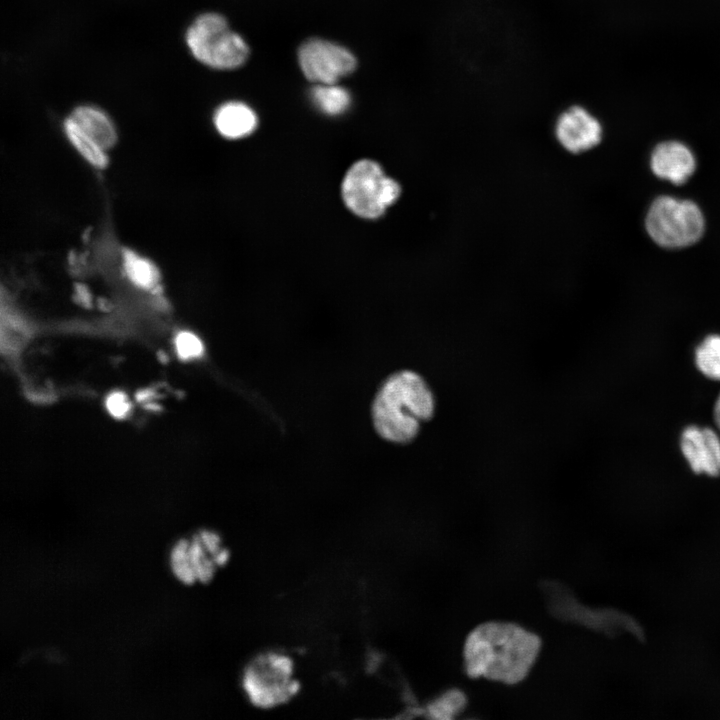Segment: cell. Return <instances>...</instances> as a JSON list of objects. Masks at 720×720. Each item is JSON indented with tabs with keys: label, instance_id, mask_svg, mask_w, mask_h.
<instances>
[{
	"label": "cell",
	"instance_id": "44dd1931",
	"mask_svg": "<svg viewBox=\"0 0 720 720\" xmlns=\"http://www.w3.org/2000/svg\"><path fill=\"white\" fill-rule=\"evenodd\" d=\"M714 419H715L716 425L720 429V396L717 399L715 407H714Z\"/></svg>",
	"mask_w": 720,
	"mask_h": 720
},
{
	"label": "cell",
	"instance_id": "4fadbf2b",
	"mask_svg": "<svg viewBox=\"0 0 720 720\" xmlns=\"http://www.w3.org/2000/svg\"><path fill=\"white\" fill-rule=\"evenodd\" d=\"M65 133L77 151L93 166L103 168L108 158L92 138L86 135L69 117L64 122Z\"/></svg>",
	"mask_w": 720,
	"mask_h": 720
},
{
	"label": "cell",
	"instance_id": "277c9868",
	"mask_svg": "<svg viewBox=\"0 0 720 720\" xmlns=\"http://www.w3.org/2000/svg\"><path fill=\"white\" fill-rule=\"evenodd\" d=\"M185 41L195 59L214 69L238 68L249 55L244 39L229 28L225 17L214 12L195 18L186 30Z\"/></svg>",
	"mask_w": 720,
	"mask_h": 720
},
{
	"label": "cell",
	"instance_id": "ffe728a7",
	"mask_svg": "<svg viewBox=\"0 0 720 720\" xmlns=\"http://www.w3.org/2000/svg\"><path fill=\"white\" fill-rule=\"evenodd\" d=\"M129 402L126 396L122 393L115 392L107 399V408L110 413L115 417H123L129 410Z\"/></svg>",
	"mask_w": 720,
	"mask_h": 720
},
{
	"label": "cell",
	"instance_id": "5bb4252c",
	"mask_svg": "<svg viewBox=\"0 0 720 720\" xmlns=\"http://www.w3.org/2000/svg\"><path fill=\"white\" fill-rule=\"evenodd\" d=\"M313 102L329 115L343 113L350 105V95L346 89L335 84H317L311 93Z\"/></svg>",
	"mask_w": 720,
	"mask_h": 720
},
{
	"label": "cell",
	"instance_id": "5b68a950",
	"mask_svg": "<svg viewBox=\"0 0 720 720\" xmlns=\"http://www.w3.org/2000/svg\"><path fill=\"white\" fill-rule=\"evenodd\" d=\"M397 181L374 161L360 160L345 175L342 195L346 206L363 218H377L400 196Z\"/></svg>",
	"mask_w": 720,
	"mask_h": 720
},
{
	"label": "cell",
	"instance_id": "30bf717a",
	"mask_svg": "<svg viewBox=\"0 0 720 720\" xmlns=\"http://www.w3.org/2000/svg\"><path fill=\"white\" fill-rule=\"evenodd\" d=\"M650 164L656 176L677 185L685 183L696 168L695 157L690 149L677 141L657 145L652 152Z\"/></svg>",
	"mask_w": 720,
	"mask_h": 720
},
{
	"label": "cell",
	"instance_id": "52a82bcc",
	"mask_svg": "<svg viewBox=\"0 0 720 720\" xmlns=\"http://www.w3.org/2000/svg\"><path fill=\"white\" fill-rule=\"evenodd\" d=\"M298 61L305 77L316 84H335L356 67L354 55L336 43L310 39L298 51Z\"/></svg>",
	"mask_w": 720,
	"mask_h": 720
},
{
	"label": "cell",
	"instance_id": "8992f818",
	"mask_svg": "<svg viewBox=\"0 0 720 720\" xmlns=\"http://www.w3.org/2000/svg\"><path fill=\"white\" fill-rule=\"evenodd\" d=\"M645 225L650 237L666 248L694 244L705 226L703 214L694 202L670 196H661L652 203Z\"/></svg>",
	"mask_w": 720,
	"mask_h": 720
},
{
	"label": "cell",
	"instance_id": "e0dca14e",
	"mask_svg": "<svg viewBox=\"0 0 720 720\" xmlns=\"http://www.w3.org/2000/svg\"><path fill=\"white\" fill-rule=\"evenodd\" d=\"M188 546L189 543L184 539L175 544L171 552V566L179 580L191 584L196 580V576L190 563Z\"/></svg>",
	"mask_w": 720,
	"mask_h": 720
},
{
	"label": "cell",
	"instance_id": "7c38bea8",
	"mask_svg": "<svg viewBox=\"0 0 720 720\" xmlns=\"http://www.w3.org/2000/svg\"><path fill=\"white\" fill-rule=\"evenodd\" d=\"M69 118L104 150L115 144L117 140L115 127L109 117L97 107L78 106Z\"/></svg>",
	"mask_w": 720,
	"mask_h": 720
},
{
	"label": "cell",
	"instance_id": "3957f363",
	"mask_svg": "<svg viewBox=\"0 0 720 720\" xmlns=\"http://www.w3.org/2000/svg\"><path fill=\"white\" fill-rule=\"evenodd\" d=\"M241 687L248 701L262 709L289 702L300 688L295 662L287 653L268 649L252 656L241 673Z\"/></svg>",
	"mask_w": 720,
	"mask_h": 720
},
{
	"label": "cell",
	"instance_id": "ac0fdd59",
	"mask_svg": "<svg viewBox=\"0 0 720 720\" xmlns=\"http://www.w3.org/2000/svg\"><path fill=\"white\" fill-rule=\"evenodd\" d=\"M465 705V697L458 690H451L440 696L429 706L430 714L435 718L449 719Z\"/></svg>",
	"mask_w": 720,
	"mask_h": 720
},
{
	"label": "cell",
	"instance_id": "8fae6325",
	"mask_svg": "<svg viewBox=\"0 0 720 720\" xmlns=\"http://www.w3.org/2000/svg\"><path fill=\"white\" fill-rule=\"evenodd\" d=\"M214 123L222 136L236 139L247 136L255 130L257 116L246 104L231 101L217 109Z\"/></svg>",
	"mask_w": 720,
	"mask_h": 720
},
{
	"label": "cell",
	"instance_id": "d6986e66",
	"mask_svg": "<svg viewBox=\"0 0 720 720\" xmlns=\"http://www.w3.org/2000/svg\"><path fill=\"white\" fill-rule=\"evenodd\" d=\"M178 354L184 359L198 357L203 352L200 339L192 333L182 332L176 338Z\"/></svg>",
	"mask_w": 720,
	"mask_h": 720
},
{
	"label": "cell",
	"instance_id": "9c48e42d",
	"mask_svg": "<svg viewBox=\"0 0 720 720\" xmlns=\"http://www.w3.org/2000/svg\"><path fill=\"white\" fill-rule=\"evenodd\" d=\"M680 445L695 473L720 474V439L713 430L689 426L682 432Z\"/></svg>",
	"mask_w": 720,
	"mask_h": 720
},
{
	"label": "cell",
	"instance_id": "7a4b0ae2",
	"mask_svg": "<svg viewBox=\"0 0 720 720\" xmlns=\"http://www.w3.org/2000/svg\"><path fill=\"white\" fill-rule=\"evenodd\" d=\"M436 399L427 381L417 372L401 370L390 375L378 390L372 406L377 433L393 443H408L429 421Z\"/></svg>",
	"mask_w": 720,
	"mask_h": 720
},
{
	"label": "cell",
	"instance_id": "6da1fadb",
	"mask_svg": "<svg viewBox=\"0 0 720 720\" xmlns=\"http://www.w3.org/2000/svg\"><path fill=\"white\" fill-rule=\"evenodd\" d=\"M540 648V638L519 625L486 622L466 638L465 671L470 678L516 684L528 675Z\"/></svg>",
	"mask_w": 720,
	"mask_h": 720
},
{
	"label": "cell",
	"instance_id": "2e32d148",
	"mask_svg": "<svg viewBox=\"0 0 720 720\" xmlns=\"http://www.w3.org/2000/svg\"><path fill=\"white\" fill-rule=\"evenodd\" d=\"M123 259L128 278L137 286L151 288L157 283L158 272L152 263L129 250L124 252Z\"/></svg>",
	"mask_w": 720,
	"mask_h": 720
},
{
	"label": "cell",
	"instance_id": "ba28073f",
	"mask_svg": "<svg viewBox=\"0 0 720 720\" xmlns=\"http://www.w3.org/2000/svg\"><path fill=\"white\" fill-rule=\"evenodd\" d=\"M554 135L563 149L578 154L600 143L602 126L586 108L573 105L558 115L554 124Z\"/></svg>",
	"mask_w": 720,
	"mask_h": 720
},
{
	"label": "cell",
	"instance_id": "9a60e30c",
	"mask_svg": "<svg viewBox=\"0 0 720 720\" xmlns=\"http://www.w3.org/2000/svg\"><path fill=\"white\" fill-rule=\"evenodd\" d=\"M698 369L708 378L720 380V336L706 337L695 352Z\"/></svg>",
	"mask_w": 720,
	"mask_h": 720
}]
</instances>
